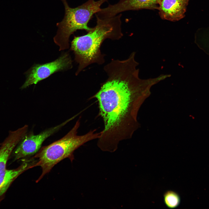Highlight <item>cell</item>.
<instances>
[{
    "label": "cell",
    "mask_w": 209,
    "mask_h": 209,
    "mask_svg": "<svg viewBox=\"0 0 209 209\" xmlns=\"http://www.w3.org/2000/svg\"><path fill=\"white\" fill-rule=\"evenodd\" d=\"M131 54L123 60L112 59L105 66L108 76L92 97L98 102L104 124L97 145L102 151L112 152L120 141L130 138L137 126L136 116L142 97L149 95L156 78L139 77V63Z\"/></svg>",
    "instance_id": "1"
},
{
    "label": "cell",
    "mask_w": 209,
    "mask_h": 209,
    "mask_svg": "<svg viewBox=\"0 0 209 209\" xmlns=\"http://www.w3.org/2000/svg\"><path fill=\"white\" fill-rule=\"evenodd\" d=\"M121 15L104 18L96 15V25L91 30L83 35L74 36L70 50L73 52L75 60L79 65L76 75L91 64L101 65L105 62V55L101 52V45L107 39L118 40L122 37Z\"/></svg>",
    "instance_id": "2"
},
{
    "label": "cell",
    "mask_w": 209,
    "mask_h": 209,
    "mask_svg": "<svg viewBox=\"0 0 209 209\" xmlns=\"http://www.w3.org/2000/svg\"><path fill=\"white\" fill-rule=\"evenodd\" d=\"M80 125L79 119L65 135L59 140L42 147L33 157L37 160L34 167L39 166L42 169V173L36 181V183L64 159L69 158L72 161L74 158L73 152L80 146L100 137V132H96V129L91 130L84 135H78V130Z\"/></svg>",
    "instance_id": "3"
},
{
    "label": "cell",
    "mask_w": 209,
    "mask_h": 209,
    "mask_svg": "<svg viewBox=\"0 0 209 209\" xmlns=\"http://www.w3.org/2000/svg\"><path fill=\"white\" fill-rule=\"evenodd\" d=\"M64 6V17L60 22L57 23L58 29L54 37L55 43L60 47V51L68 49L69 46L70 36L78 30H84L87 32L93 28L89 27L88 24L93 15L100 11L101 5L108 0H89L76 8L70 7L66 0H61Z\"/></svg>",
    "instance_id": "4"
},
{
    "label": "cell",
    "mask_w": 209,
    "mask_h": 209,
    "mask_svg": "<svg viewBox=\"0 0 209 209\" xmlns=\"http://www.w3.org/2000/svg\"><path fill=\"white\" fill-rule=\"evenodd\" d=\"M26 133L23 128L10 131L0 147V203L14 181L22 173L33 167L36 162L35 159L32 157L24 158L22 159L23 162L17 168L10 170L6 167L10 156Z\"/></svg>",
    "instance_id": "5"
},
{
    "label": "cell",
    "mask_w": 209,
    "mask_h": 209,
    "mask_svg": "<svg viewBox=\"0 0 209 209\" xmlns=\"http://www.w3.org/2000/svg\"><path fill=\"white\" fill-rule=\"evenodd\" d=\"M78 114L63 122L37 134L33 132L27 133L14 150L12 153L14 161L28 158L35 154L41 148L44 141L57 131L68 122L74 119Z\"/></svg>",
    "instance_id": "6"
},
{
    "label": "cell",
    "mask_w": 209,
    "mask_h": 209,
    "mask_svg": "<svg viewBox=\"0 0 209 209\" xmlns=\"http://www.w3.org/2000/svg\"><path fill=\"white\" fill-rule=\"evenodd\" d=\"M72 60L68 52L62 54L56 60L43 64H35L25 73L26 80L21 87L23 89L36 84L53 74L72 67Z\"/></svg>",
    "instance_id": "7"
},
{
    "label": "cell",
    "mask_w": 209,
    "mask_h": 209,
    "mask_svg": "<svg viewBox=\"0 0 209 209\" xmlns=\"http://www.w3.org/2000/svg\"><path fill=\"white\" fill-rule=\"evenodd\" d=\"M159 0H119L113 5L109 4L96 14L102 18L112 17L120 12L129 10L157 9Z\"/></svg>",
    "instance_id": "8"
},
{
    "label": "cell",
    "mask_w": 209,
    "mask_h": 209,
    "mask_svg": "<svg viewBox=\"0 0 209 209\" xmlns=\"http://www.w3.org/2000/svg\"><path fill=\"white\" fill-rule=\"evenodd\" d=\"M188 0H159L158 8L160 17L171 21L180 20L185 16Z\"/></svg>",
    "instance_id": "9"
},
{
    "label": "cell",
    "mask_w": 209,
    "mask_h": 209,
    "mask_svg": "<svg viewBox=\"0 0 209 209\" xmlns=\"http://www.w3.org/2000/svg\"><path fill=\"white\" fill-rule=\"evenodd\" d=\"M163 201L165 205L170 209L175 208L179 205L180 197L176 192L171 190L166 191L163 194Z\"/></svg>",
    "instance_id": "10"
}]
</instances>
